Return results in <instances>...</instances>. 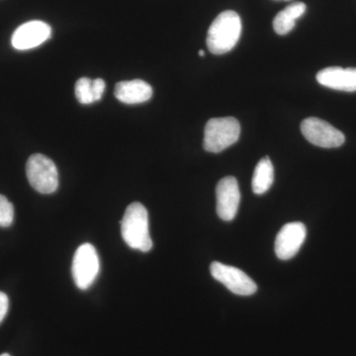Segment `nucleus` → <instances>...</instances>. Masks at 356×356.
Wrapping results in <instances>:
<instances>
[{
    "mask_svg": "<svg viewBox=\"0 0 356 356\" xmlns=\"http://www.w3.org/2000/svg\"><path fill=\"white\" fill-rule=\"evenodd\" d=\"M242 33V20L235 11L220 13L208 31L207 46L214 55H224L235 48Z\"/></svg>",
    "mask_w": 356,
    "mask_h": 356,
    "instance_id": "obj_1",
    "label": "nucleus"
},
{
    "mask_svg": "<svg viewBox=\"0 0 356 356\" xmlns=\"http://www.w3.org/2000/svg\"><path fill=\"white\" fill-rule=\"evenodd\" d=\"M121 234L129 247L147 252L153 248L149 229V214L143 204L134 202L128 206L121 221Z\"/></svg>",
    "mask_w": 356,
    "mask_h": 356,
    "instance_id": "obj_2",
    "label": "nucleus"
},
{
    "mask_svg": "<svg viewBox=\"0 0 356 356\" xmlns=\"http://www.w3.org/2000/svg\"><path fill=\"white\" fill-rule=\"evenodd\" d=\"M240 134V123L234 117L210 119L204 130V149L209 153H221L238 142Z\"/></svg>",
    "mask_w": 356,
    "mask_h": 356,
    "instance_id": "obj_3",
    "label": "nucleus"
},
{
    "mask_svg": "<svg viewBox=\"0 0 356 356\" xmlns=\"http://www.w3.org/2000/svg\"><path fill=\"white\" fill-rule=\"evenodd\" d=\"M30 185L42 194H51L58 187V173L55 163L44 154H33L26 163Z\"/></svg>",
    "mask_w": 356,
    "mask_h": 356,
    "instance_id": "obj_4",
    "label": "nucleus"
},
{
    "mask_svg": "<svg viewBox=\"0 0 356 356\" xmlns=\"http://www.w3.org/2000/svg\"><path fill=\"white\" fill-rule=\"evenodd\" d=\"M99 268V257L92 245L83 243L77 248L72 266V277L77 288L88 289L97 277Z\"/></svg>",
    "mask_w": 356,
    "mask_h": 356,
    "instance_id": "obj_5",
    "label": "nucleus"
},
{
    "mask_svg": "<svg viewBox=\"0 0 356 356\" xmlns=\"http://www.w3.org/2000/svg\"><path fill=\"white\" fill-rule=\"evenodd\" d=\"M301 131L311 144L325 149L343 146L346 137L341 131L322 119L310 117L302 122Z\"/></svg>",
    "mask_w": 356,
    "mask_h": 356,
    "instance_id": "obj_6",
    "label": "nucleus"
},
{
    "mask_svg": "<svg viewBox=\"0 0 356 356\" xmlns=\"http://www.w3.org/2000/svg\"><path fill=\"white\" fill-rule=\"evenodd\" d=\"M211 274L215 280L225 285L229 291L241 296H250L257 292L254 280L241 269L214 261L210 266Z\"/></svg>",
    "mask_w": 356,
    "mask_h": 356,
    "instance_id": "obj_7",
    "label": "nucleus"
},
{
    "mask_svg": "<svg viewBox=\"0 0 356 356\" xmlns=\"http://www.w3.org/2000/svg\"><path fill=\"white\" fill-rule=\"evenodd\" d=\"M306 235V227L302 222H289L283 226L275 240V254L278 259L288 261L294 257L303 245Z\"/></svg>",
    "mask_w": 356,
    "mask_h": 356,
    "instance_id": "obj_8",
    "label": "nucleus"
},
{
    "mask_svg": "<svg viewBox=\"0 0 356 356\" xmlns=\"http://www.w3.org/2000/svg\"><path fill=\"white\" fill-rule=\"evenodd\" d=\"M51 35L50 25L43 21H29L15 30L11 43L16 50H31L50 39Z\"/></svg>",
    "mask_w": 356,
    "mask_h": 356,
    "instance_id": "obj_9",
    "label": "nucleus"
},
{
    "mask_svg": "<svg viewBox=\"0 0 356 356\" xmlns=\"http://www.w3.org/2000/svg\"><path fill=\"white\" fill-rule=\"evenodd\" d=\"M216 197L218 216L227 222L235 219L241 200L240 188L235 177H227L220 180Z\"/></svg>",
    "mask_w": 356,
    "mask_h": 356,
    "instance_id": "obj_10",
    "label": "nucleus"
},
{
    "mask_svg": "<svg viewBox=\"0 0 356 356\" xmlns=\"http://www.w3.org/2000/svg\"><path fill=\"white\" fill-rule=\"evenodd\" d=\"M317 81L325 88L346 92H355L356 67H327L318 72Z\"/></svg>",
    "mask_w": 356,
    "mask_h": 356,
    "instance_id": "obj_11",
    "label": "nucleus"
},
{
    "mask_svg": "<svg viewBox=\"0 0 356 356\" xmlns=\"http://www.w3.org/2000/svg\"><path fill=\"white\" fill-rule=\"evenodd\" d=\"M114 93L119 102L126 104H139L151 99L153 88L146 81L134 79L117 83Z\"/></svg>",
    "mask_w": 356,
    "mask_h": 356,
    "instance_id": "obj_12",
    "label": "nucleus"
},
{
    "mask_svg": "<svg viewBox=\"0 0 356 356\" xmlns=\"http://www.w3.org/2000/svg\"><path fill=\"white\" fill-rule=\"evenodd\" d=\"M307 6L303 2H295L280 11L273 20L274 31L278 35H286L294 29L296 20L306 13Z\"/></svg>",
    "mask_w": 356,
    "mask_h": 356,
    "instance_id": "obj_13",
    "label": "nucleus"
},
{
    "mask_svg": "<svg viewBox=\"0 0 356 356\" xmlns=\"http://www.w3.org/2000/svg\"><path fill=\"white\" fill-rule=\"evenodd\" d=\"M274 180V168L268 156L261 159L255 166L252 177V191L257 195L269 191Z\"/></svg>",
    "mask_w": 356,
    "mask_h": 356,
    "instance_id": "obj_14",
    "label": "nucleus"
},
{
    "mask_svg": "<svg viewBox=\"0 0 356 356\" xmlns=\"http://www.w3.org/2000/svg\"><path fill=\"white\" fill-rule=\"evenodd\" d=\"M76 99L81 104H91L96 102L95 88H93V81L88 77H81L76 81Z\"/></svg>",
    "mask_w": 356,
    "mask_h": 356,
    "instance_id": "obj_15",
    "label": "nucleus"
},
{
    "mask_svg": "<svg viewBox=\"0 0 356 356\" xmlns=\"http://www.w3.org/2000/svg\"><path fill=\"white\" fill-rule=\"evenodd\" d=\"M14 220L13 204L6 196L0 195V227L8 228Z\"/></svg>",
    "mask_w": 356,
    "mask_h": 356,
    "instance_id": "obj_16",
    "label": "nucleus"
},
{
    "mask_svg": "<svg viewBox=\"0 0 356 356\" xmlns=\"http://www.w3.org/2000/svg\"><path fill=\"white\" fill-rule=\"evenodd\" d=\"M9 300L6 293L0 292V323L6 318L8 312Z\"/></svg>",
    "mask_w": 356,
    "mask_h": 356,
    "instance_id": "obj_17",
    "label": "nucleus"
},
{
    "mask_svg": "<svg viewBox=\"0 0 356 356\" xmlns=\"http://www.w3.org/2000/svg\"><path fill=\"white\" fill-rule=\"evenodd\" d=\"M93 88H95V100L102 99L105 90V83L102 79H96L93 81Z\"/></svg>",
    "mask_w": 356,
    "mask_h": 356,
    "instance_id": "obj_18",
    "label": "nucleus"
},
{
    "mask_svg": "<svg viewBox=\"0 0 356 356\" xmlns=\"http://www.w3.org/2000/svg\"><path fill=\"white\" fill-rule=\"evenodd\" d=\"M199 56H200V57H204V56H205V51L201 50L200 51H199Z\"/></svg>",
    "mask_w": 356,
    "mask_h": 356,
    "instance_id": "obj_19",
    "label": "nucleus"
},
{
    "mask_svg": "<svg viewBox=\"0 0 356 356\" xmlns=\"http://www.w3.org/2000/svg\"><path fill=\"white\" fill-rule=\"evenodd\" d=\"M0 356H11V355H8V353H3V355H1Z\"/></svg>",
    "mask_w": 356,
    "mask_h": 356,
    "instance_id": "obj_20",
    "label": "nucleus"
}]
</instances>
